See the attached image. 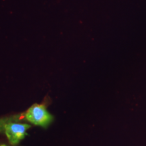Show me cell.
<instances>
[{"label": "cell", "instance_id": "obj_1", "mask_svg": "<svg viewBox=\"0 0 146 146\" xmlns=\"http://www.w3.org/2000/svg\"><path fill=\"white\" fill-rule=\"evenodd\" d=\"M27 121L35 126L47 128L54 120V116L47 111L46 106L35 104L25 113Z\"/></svg>", "mask_w": 146, "mask_h": 146}, {"label": "cell", "instance_id": "obj_2", "mask_svg": "<svg viewBox=\"0 0 146 146\" xmlns=\"http://www.w3.org/2000/svg\"><path fill=\"white\" fill-rule=\"evenodd\" d=\"M31 125L27 123L12 122L5 126L4 133L11 145H16L27 135V131Z\"/></svg>", "mask_w": 146, "mask_h": 146}, {"label": "cell", "instance_id": "obj_3", "mask_svg": "<svg viewBox=\"0 0 146 146\" xmlns=\"http://www.w3.org/2000/svg\"><path fill=\"white\" fill-rule=\"evenodd\" d=\"M23 115L22 114H18L8 116V117L0 118V133L4 132L5 126L7 124L12 123V122H19L21 120V118H23Z\"/></svg>", "mask_w": 146, "mask_h": 146}]
</instances>
